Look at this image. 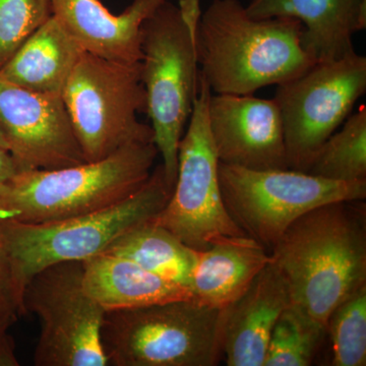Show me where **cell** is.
I'll return each mask as SVG.
<instances>
[{"label": "cell", "mask_w": 366, "mask_h": 366, "mask_svg": "<svg viewBox=\"0 0 366 366\" xmlns=\"http://www.w3.org/2000/svg\"><path fill=\"white\" fill-rule=\"evenodd\" d=\"M84 48L50 16L26 38L0 69V76L14 85L48 95H61Z\"/></svg>", "instance_id": "obj_19"}, {"label": "cell", "mask_w": 366, "mask_h": 366, "mask_svg": "<svg viewBox=\"0 0 366 366\" xmlns=\"http://www.w3.org/2000/svg\"><path fill=\"white\" fill-rule=\"evenodd\" d=\"M0 254H2V232H1V224H0Z\"/></svg>", "instance_id": "obj_29"}, {"label": "cell", "mask_w": 366, "mask_h": 366, "mask_svg": "<svg viewBox=\"0 0 366 366\" xmlns=\"http://www.w3.org/2000/svg\"><path fill=\"white\" fill-rule=\"evenodd\" d=\"M272 262L271 252L249 236L219 238L208 249L196 252L189 286L194 300L223 310L237 300Z\"/></svg>", "instance_id": "obj_17"}, {"label": "cell", "mask_w": 366, "mask_h": 366, "mask_svg": "<svg viewBox=\"0 0 366 366\" xmlns=\"http://www.w3.org/2000/svg\"><path fill=\"white\" fill-rule=\"evenodd\" d=\"M218 174L229 215L269 252L312 209L366 197V182H333L293 169L252 170L219 162Z\"/></svg>", "instance_id": "obj_8"}, {"label": "cell", "mask_w": 366, "mask_h": 366, "mask_svg": "<svg viewBox=\"0 0 366 366\" xmlns=\"http://www.w3.org/2000/svg\"><path fill=\"white\" fill-rule=\"evenodd\" d=\"M158 155L155 144L134 143L95 162L21 171L0 187V221L54 222L112 206L148 180Z\"/></svg>", "instance_id": "obj_5"}, {"label": "cell", "mask_w": 366, "mask_h": 366, "mask_svg": "<svg viewBox=\"0 0 366 366\" xmlns=\"http://www.w3.org/2000/svg\"><path fill=\"white\" fill-rule=\"evenodd\" d=\"M201 14L199 0H179L178 6L165 0L142 26L146 113L171 189L177 182L178 147L199 92L194 32Z\"/></svg>", "instance_id": "obj_4"}, {"label": "cell", "mask_w": 366, "mask_h": 366, "mask_svg": "<svg viewBox=\"0 0 366 366\" xmlns=\"http://www.w3.org/2000/svg\"><path fill=\"white\" fill-rule=\"evenodd\" d=\"M0 127L19 172L86 162L61 95L35 93L0 76Z\"/></svg>", "instance_id": "obj_12"}, {"label": "cell", "mask_w": 366, "mask_h": 366, "mask_svg": "<svg viewBox=\"0 0 366 366\" xmlns=\"http://www.w3.org/2000/svg\"><path fill=\"white\" fill-rule=\"evenodd\" d=\"M222 310L194 300L105 312L109 365L215 366L223 360Z\"/></svg>", "instance_id": "obj_6"}, {"label": "cell", "mask_w": 366, "mask_h": 366, "mask_svg": "<svg viewBox=\"0 0 366 366\" xmlns=\"http://www.w3.org/2000/svg\"><path fill=\"white\" fill-rule=\"evenodd\" d=\"M83 262H61L41 269L23 292L25 315L39 317L36 366L109 365L101 331L104 308L84 287Z\"/></svg>", "instance_id": "obj_9"}, {"label": "cell", "mask_w": 366, "mask_h": 366, "mask_svg": "<svg viewBox=\"0 0 366 366\" xmlns=\"http://www.w3.org/2000/svg\"><path fill=\"white\" fill-rule=\"evenodd\" d=\"M342 125L320 147L307 173L333 182H366L365 106Z\"/></svg>", "instance_id": "obj_21"}, {"label": "cell", "mask_w": 366, "mask_h": 366, "mask_svg": "<svg viewBox=\"0 0 366 366\" xmlns=\"http://www.w3.org/2000/svg\"><path fill=\"white\" fill-rule=\"evenodd\" d=\"M0 314H16L19 317L25 315L4 254H0Z\"/></svg>", "instance_id": "obj_25"}, {"label": "cell", "mask_w": 366, "mask_h": 366, "mask_svg": "<svg viewBox=\"0 0 366 366\" xmlns=\"http://www.w3.org/2000/svg\"><path fill=\"white\" fill-rule=\"evenodd\" d=\"M16 314H0V366H18L13 338L7 331L18 320Z\"/></svg>", "instance_id": "obj_26"}, {"label": "cell", "mask_w": 366, "mask_h": 366, "mask_svg": "<svg viewBox=\"0 0 366 366\" xmlns=\"http://www.w3.org/2000/svg\"><path fill=\"white\" fill-rule=\"evenodd\" d=\"M211 94L199 72V92L178 147L177 182L165 208L151 220L194 250L208 249L224 236L247 235L229 215L221 194L219 159L209 129Z\"/></svg>", "instance_id": "obj_10"}, {"label": "cell", "mask_w": 366, "mask_h": 366, "mask_svg": "<svg viewBox=\"0 0 366 366\" xmlns=\"http://www.w3.org/2000/svg\"><path fill=\"white\" fill-rule=\"evenodd\" d=\"M19 172L16 161L6 149L0 148V187Z\"/></svg>", "instance_id": "obj_27"}, {"label": "cell", "mask_w": 366, "mask_h": 366, "mask_svg": "<svg viewBox=\"0 0 366 366\" xmlns=\"http://www.w3.org/2000/svg\"><path fill=\"white\" fill-rule=\"evenodd\" d=\"M165 0H134L115 16L101 0H51L52 16L84 50L122 62L143 59L142 26Z\"/></svg>", "instance_id": "obj_15"}, {"label": "cell", "mask_w": 366, "mask_h": 366, "mask_svg": "<svg viewBox=\"0 0 366 366\" xmlns=\"http://www.w3.org/2000/svg\"><path fill=\"white\" fill-rule=\"evenodd\" d=\"M172 192L160 164L136 192L106 208L54 222L0 221L2 254L21 303L26 283L41 269L103 254L125 233L155 218Z\"/></svg>", "instance_id": "obj_3"}, {"label": "cell", "mask_w": 366, "mask_h": 366, "mask_svg": "<svg viewBox=\"0 0 366 366\" xmlns=\"http://www.w3.org/2000/svg\"><path fill=\"white\" fill-rule=\"evenodd\" d=\"M72 131L86 162H95L134 143H154L147 112L141 62L127 64L84 51L61 92Z\"/></svg>", "instance_id": "obj_7"}, {"label": "cell", "mask_w": 366, "mask_h": 366, "mask_svg": "<svg viewBox=\"0 0 366 366\" xmlns=\"http://www.w3.org/2000/svg\"><path fill=\"white\" fill-rule=\"evenodd\" d=\"M302 34L295 18L254 19L240 0H212L194 32L199 72L213 94L254 95L315 64Z\"/></svg>", "instance_id": "obj_1"}, {"label": "cell", "mask_w": 366, "mask_h": 366, "mask_svg": "<svg viewBox=\"0 0 366 366\" xmlns=\"http://www.w3.org/2000/svg\"><path fill=\"white\" fill-rule=\"evenodd\" d=\"M0 148L6 149V150L9 151V143H7L6 137L4 136L1 127H0Z\"/></svg>", "instance_id": "obj_28"}, {"label": "cell", "mask_w": 366, "mask_h": 366, "mask_svg": "<svg viewBox=\"0 0 366 366\" xmlns=\"http://www.w3.org/2000/svg\"><path fill=\"white\" fill-rule=\"evenodd\" d=\"M365 92L366 57L356 52L315 62L279 84L274 100L280 110L289 169L307 172L320 147Z\"/></svg>", "instance_id": "obj_11"}, {"label": "cell", "mask_w": 366, "mask_h": 366, "mask_svg": "<svg viewBox=\"0 0 366 366\" xmlns=\"http://www.w3.org/2000/svg\"><path fill=\"white\" fill-rule=\"evenodd\" d=\"M292 305L287 284L273 262L222 310V353L228 366H264L277 320Z\"/></svg>", "instance_id": "obj_14"}, {"label": "cell", "mask_w": 366, "mask_h": 366, "mask_svg": "<svg viewBox=\"0 0 366 366\" xmlns=\"http://www.w3.org/2000/svg\"><path fill=\"white\" fill-rule=\"evenodd\" d=\"M327 330L297 305H289L274 324L264 366L312 365Z\"/></svg>", "instance_id": "obj_22"}, {"label": "cell", "mask_w": 366, "mask_h": 366, "mask_svg": "<svg viewBox=\"0 0 366 366\" xmlns=\"http://www.w3.org/2000/svg\"><path fill=\"white\" fill-rule=\"evenodd\" d=\"M245 9L254 19L300 21L303 47L315 62L355 52L354 35L366 28V0H250Z\"/></svg>", "instance_id": "obj_16"}, {"label": "cell", "mask_w": 366, "mask_h": 366, "mask_svg": "<svg viewBox=\"0 0 366 366\" xmlns=\"http://www.w3.org/2000/svg\"><path fill=\"white\" fill-rule=\"evenodd\" d=\"M83 264L86 292L105 312L194 300L189 288L146 271L125 257L101 254Z\"/></svg>", "instance_id": "obj_18"}, {"label": "cell", "mask_w": 366, "mask_h": 366, "mask_svg": "<svg viewBox=\"0 0 366 366\" xmlns=\"http://www.w3.org/2000/svg\"><path fill=\"white\" fill-rule=\"evenodd\" d=\"M196 252L167 229L150 221L125 233L103 254L125 257L146 271L190 290Z\"/></svg>", "instance_id": "obj_20"}, {"label": "cell", "mask_w": 366, "mask_h": 366, "mask_svg": "<svg viewBox=\"0 0 366 366\" xmlns=\"http://www.w3.org/2000/svg\"><path fill=\"white\" fill-rule=\"evenodd\" d=\"M332 365H366V285L340 303L327 319Z\"/></svg>", "instance_id": "obj_23"}, {"label": "cell", "mask_w": 366, "mask_h": 366, "mask_svg": "<svg viewBox=\"0 0 366 366\" xmlns=\"http://www.w3.org/2000/svg\"><path fill=\"white\" fill-rule=\"evenodd\" d=\"M208 120L219 162L252 170L289 169L274 99L212 93Z\"/></svg>", "instance_id": "obj_13"}, {"label": "cell", "mask_w": 366, "mask_h": 366, "mask_svg": "<svg viewBox=\"0 0 366 366\" xmlns=\"http://www.w3.org/2000/svg\"><path fill=\"white\" fill-rule=\"evenodd\" d=\"M350 203L301 216L269 252L292 305L325 327L335 308L366 285L365 215Z\"/></svg>", "instance_id": "obj_2"}, {"label": "cell", "mask_w": 366, "mask_h": 366, "mask_svg": "<svg viewBox=\"0 0 366 366\" xmlns=\"http://www.w3.org/2000/svg\"><path fill=\"white\" fill-rule=\"evenodd\" d=\"M50 16L51 0H0V69Z\"/></svg>", "instance_id": "obj_24"}]
</instances>
